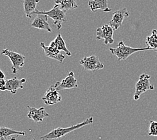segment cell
Returning <instances> with one entry per match:
<instances>
[{"instance_id":"11","label":"cell","mask_w":157,"mask_h":140,"mask_svg":"<svg viewBox=\"0 0 157 140\" xmlns=\"http://www.w3.org/2000/svg\"><path fill=\"white\" fill-rule=\"evenodd\" d=\"M129 15L130 14L126 8L117 10L113 13L112 18L109 21V25L113 30H117L122 26L125 18L128 17Z\"/></svg>"},{"instance_id":"9","label":"cell","mask_w":157,"mask_h":140,"mask_svg":"<svg viewBox=\"0 0 157 140\" xmlns=\"http://www.w3.org/2000/svg\"><path fill=\"white\" fill-rule=\"evenodd\" d=\"M42 100L46 105H54L61 102L62 96L59 91L55 88V86L52 85L46 90L44 96L42 97Z\"/></svg>"},{"instance_id":"18","label":"cell","mask_w":157,"mask_h":140,"mask_svg":"<svg viewBox=\"0 0 157 140\" xmlns=\"http://www.w3.org/2000/svg\"><path fill=\"white\" fill-rule=\"evenodd\" d=\"M13 135H19L25 136L26 135V133L24 131H16L15 129H10L6 127L0 126V138H4L6 139H8L10 136H12Z\"/></svg>"},{"instance_id":"16","label":"cell","mask_w":157,"mask_h":140,"mask_svg":"<svg viewBox=\"0 0 157 140\" xmlns=\"http://www.w3.org/2000/svg\"><path fill=\"white\" fill-rule=\"evenodd\" d=\"M39 2V0H24V9L25 14L28 18H32V15L36 10L37 3Z\"/></svg>"},{"instance_id":"24","label":"cell","mask_w":157,"mask_h":140,"mask_svg":"<svg viewBox=\"0 0 157 140\" xmlns=\"http://www.w3.org/2000/svg\"><path fill=\"white\" fill-rule=\"evenodd\" d=\"M0 79H6V75L1 70H0Z\"/></svg>"},{"instance_id":"7","label":"cell","mask_w":157,"mask_h":140,"mask_svg":"<svg viewBox=\"0 0 157 140\" xmlns=\"http://www.w3.org/2000/svg\"><path fill=\"white\" fill-rule=\"evenodd\" d=\"M40 46L43 49L46 56L52 59L58 61L59 62L62 63L65 59V56L60 53V51L57 49L54 41H51L49 46H46L44 42L40 43Z\"/></svg>"},{"instance_id":"23","label":"cell","mask_w":157,"mask_h":140,"mask_svg":"<svg viewBox=\"0 0 157 140\" xmlns=\"http://www.w3.org/2000/svg\"><path fill=\"white\" fill-rule=\"evenodd\" d=\"M18 136H19V135H17L16 137H12V138H10L9 140H16L17 138L18 137ZM0 140H8V139H6V138H0Z\"/></svg>"},{"instance_id":"10","label":"cell","mask_w":157,"mask_h":140,"mask_svg":"<svg viewBox=\"0 0 157 140\" xmlns=\"http://www.w3.org/2000/svg\"><path fill=\"white\" fill-rule=\"evenodd\" d=\"M55 88L58 91L65 89H73L78 87L77 80L75 77V74L73 71H70L67 76L63 79L62 81L57 82L54 85Z\"/></svg>"},{"instance_id":"5","label":"cell","mask_w":157,"mask_h":140,"mask_svg":"<svg viewBox=\"0 0 157 140\" xmlns=\"http://www.w3.org/2000/svg\"><path fill=\"white\" fill-rule=\"evenodd\" d=\"M2 55L8 57L12 63V73L16 74L17 73L21 67H22L25 64L26 57L24 55L18 53L10 51L9 49H3L1 53Z\"/></svg>"},{"instance_id":"1","label":"cell","mask_w":157,"mask_h":140,"mask_svg":"<svg viewBox=\"0 0 157 140\" xmlns=\"http://www.w3.org/2000/svg\"><path fill=\"white\" fill-rule=\"evenodd\" d=\"M94 123V118L92 117L87 118L86 120L82 122V123L76 124L75 125H72V126L69 127H58L54 129L51 132H49L48 134H46L43 136L40 137V140H54L57 139H60L61 138L65 136L67 134H70L71 132H72L77 129H80L86 125H92Z\"/></svg>"},{"instance_id":"4","label":"cell","mask_w":157,"mask_h":140,"mask_svg":"<svg viewBox=\"0 0 157 140\" xmlns=\"http://www.w3.org/2000/svg\"><path fill=\"white\" fill-rule=\"evenodd\" d=\"M151 76L149 75L142 74L139 77V80L135 86V92L134 94V100H138L142 94L148 90H153L155 89L154 85L150 82Z\"/></svg>"},{"instance_id":"26","label":"cell","mask_w":157,"mask_h":140,"mask_svg":"<svg viewBox=\"0 0 157 140\" xmlns=\"http://www.w3.org/2000/svg\"><path fill=\"white\" fill-rule=\"evenodd\" d=\"M33 140H36V139H33Z\"/></svg>"},{"instance_id":"22","label":"cell","mask_w":157,"mask_h":140,"mask_svg":"<svg viewBox=\"0 0 157 140\" xmlns=\"http://www.w3.org/2000/svg\"><path fill=\"white\" fill-rule=\"evenodd\" d=\"M6 79H0V90L6 91Z\"/></svg>"},{"instance_id":"21","label":"cell","mask_w":157,"mask_h":140,"mask_svg":"<svg viewBox=\"0 0 157 140\" xmlns=\"http://www.w3.org/2000/svg\"><path fill=\"white\" fill-rule=\"evenodd\" d=\"M148 135L157 137V121H150Z\"/></svg>"},{"instance_id":"6","label":"cell","mask_w":157,"mask_h":140,"mask_svg":"<svg viewBox=\"0 0 157 140\" xmlns=\"http://www.w3.org/2000/svg\"><path fill=\"white\" fill-rule=\"evenodd\" d=\"M79 63L85 71H97L104 67V65L99 61L97 55L85 57L80 60Z\"/></svg>"},{"instance_id":"13","label":"cell","mask_w":157,"mask_h":140,"mask_svg":"<svg viewBox=\"0 0 157 140\" xmlns=\"http://www.w3.org/2000/svg\"><path fill=\"white\" fill-rule=\"evenodd\" d=\"M26 82V80L25 78L20 80L16 77H14L12 79H10V80H7L6 90L9 91L12 94H16L18 90L24 88V84Z\"/></svg>"},{"instance_id":"19","label":"cell","mask_w":157,"mask_h":140,"mask_svg":"<svg viewBox=\"0 0 157 140\" xmlns=\"http://www.w3.org/2000/svg\"><path fill=\"white\" fill-rule=\"evenodd\" d=\"M146 45L151 50L155 51L157 50V30L156 29L153 30L151 34L146 37Z\"/></svg>"},{"instance_id":"2","label":"cell","mask_w":157,"mask_h":140,"mask_svg":"<svg viewBox=\"0 0 157 140\" xmlns=\"http://www.w3.org/2000/svg\"><path fill=\"white\" fill-rule=\"evenodd\" d=\"M33 14H45L48 17L51 18L53 20V23L57 27V29L60 30L62 28V24L67 21L66 12L60 9L59 5L55 4L54 7L49 11H39L36 10Z\"/></svg>"},{"instance_id":"15","label":"cell","mask_w":157,"mask_h":140,"mask_svg":"<svg viewBox=\"0 0 157 140\" xmlns=\"http://www.w3.org/2000/svg\"><path fill=\"white\" fill-rule=\"evenodd\" d=\"M88 6L93 12H95L98 10H101L104 12H109L112 11L108 7V0H90Z\"/></svg>"},{"instance_id":"25","label":"cell","mask_w":157,"mask_h":140,"mask_svg":"<svg viewBox=\"0 0 157 140\" xmlns=\"http://www.w3.org/2000/svg\"><path fill=\"white\" fill-rule=\"evenodd\" d=\"M156 52V53H157V50H156V51H155Z\"/></svg>"},{"instance_id":"3","label":"cell","mask_w":157,"mask_h":140,"mask_svg":"<svg viewBox=\"0 0 157 140\" xmlns=\"http://www.w3.org/2000/svg\"><path fill=\"white\" fill-rule=\"evenodd\" d=\"M148 50L151 49L148 46L144 48H133L126 46L123 41H120L116 48H110L109 51L112 55H116L117 57L118 61H122L127 59L128 57L135 53L148 51Z\"/></svg>"},{"instance_id":"14","label":"cell","mask_w":157,"mask_h":140,"mask_svg":"<svg viewBox=\"0 0 157 140\" xmlns=\"http://www.w3.org/2000/svg\"><path fill=\"white\" fill-rule=\"evenodd\" d=\"M48 17L45 14H37L32 23V26L40 30H45L51 32L52 29L48 22Z\"/></svg>"},{"instance_id":"20","label":"cell","mask_w":157,"mask_h":140,"mask_svg":"<svg viewBox=\"0 0 157 140\" xmlns=\"http://www.w3.org/2000/svg\"><path fill=\"white\" fill-rule=\"evenodd\" d=\"M53 41H54V42L55 43L57 49H58L59 51H64L67 56H69V57L71 56V53L69 51V49L67 48L65 42L63 40L61 34H59L57 35L55 39Z\"/></svg>"},{"instance_id":"8","label":"cell","mask_w":157,"mask_h":140,"mask_svg":"<svg viewBox=\"0 0 157 140\" xmlns=\"http://www.w3.org/2000/svg\"><path fill=\"white\" fill-rule=\"evenodd\" d=\"M113 28L108 24L103 25L101 27H99L96 30V39L100 40L104 39V44L108 45L109 44H113L114 42L113 36Z\"/></svg>"},{"instance_id":"17","label":"cell","mask_w":157,"mask_h":140,"mask_svg":"<svg viewBox=\"0 0 157 140\" xmlns=\"http://www.w3.org/2000/svg\"><path fill=\"white\" fill-rule=\"evenodd\" d=\"M55 4L59 5L60 9L65 11L78 8L76 0H55Z\"/></svg>"},{"instance_id":"12","label":"cell","mask_w":157,"mask_h":140,"mask_svg":"<svg viewBox=\"0 0 157 140\" xmlns=\"http://www.w3.org/2000/svg\"><path fill=\"white\" fill-rule=\"evenodd\" d=\"M29 110L28 114V117L35 122H42L44 118L49 117V114L46 112L44 107H40V109H36L30 106H27Z\"/></svg>"}]
</instances>
